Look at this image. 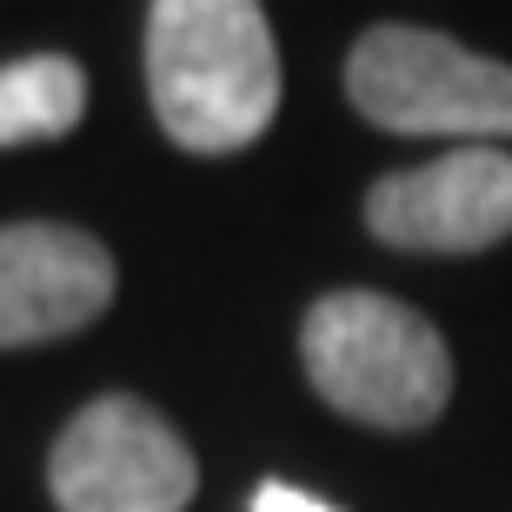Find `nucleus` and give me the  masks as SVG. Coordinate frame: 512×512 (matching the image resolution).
Wrapping results in <instances>:
<instances>
[{"mask_svg":"<svg viewBox=\"0 0 512 512\" xmlns=\"http://www.w3.org/2000/svg\"><path fill=\"white\" fill-rule=\"evenodd\" d=\"M300 360L313 393L333 413L380 426V433H419L453 399V353L439 326L393 293H320L300 320Z\"/></svg>","mask_w":512,"mask_h":512,"instance_id":"f03ea898","label":"nucleus"},{"mask_svg":"<svg viewBox=\"0 0 512 512\" xmlns=\"http://www.w3.org/2000/svg\"><path fill=\"white\" fill-rule=\"evenodd\" d=\"M120 266L107 240L67 220H14L0 227V353L47 346L94 326L114 306Z\"/></svg>","mask_w":512,"mask_h":512,"instance_id":"423d86ee","label":"nucleus"},{"mask_svg":"<svg viewBox=\"0 0 512 512\" xmlns=\"http://www.w3.org/2000/svg\"><path fill=\"white\" fill-rule=\"evenodd\" d=\"M253 512H340V506H326V499L300 493V486H286V479H266L260 493H253Z\"/></svg>","mask_w":512,"mask_h":512,"instance_id":"6e6552de","label":"nucleus"},{"mask_svg":"<svg viewBox=\"0 0 512 512\" xmlns=\"http://www.w3.org/2000/svg\"><path fill=\"white\" fill-rule=\"evenodd\" d=\"M87 120V74L67 54H20L0 67V153L67 140Z\"/></svg>","mask_w":512,"mask_h":512,"instance_id":"0eeeda50","label":"nucleus"},{"mask_svg":"<svg viewBox=\"0 0 512 512\" xmlns=\"http://www.w3.org/2000/svg\"><path fill=\"white\" fill-rule=\"evenodd\" d=\"M346 100L386 133H459L499 147L512 133V67L433 27H366L346 54Z\"/></svg>","mask_w":512,"mask_h":512,"instance_id":"7ed1b4c3","label":"nucleus"},{"mask_svg":"<svg viewBox=\"0 0 512 512\" xmlns=\"http://www.w3.org/2000/svg\"><path fill=\"white\" fill-rule=\"evenodd\" d=\"M47 493L60 512H187L200 493V459L147 399L100 393L60 426Z\"/></svg>","mask_w":512,"mask_h":512,"instance_id":"20e7f679","label":"nucleus"},{"mask_svg":"<svg viewBox=\"0 0 512 512\" xmlns=\"http://www.w3.org/2000/svg\"><path fill=\"white\" fill-rule=\"evenodd\" d=\"M147 100L173 147L240 153L280 114V47L253 0H160L147 14Z\"/></svg>","mask_w":512,"mask_h":512,"instance_id":"f257e3e1","label":"nucleus"},{"mask_svg":"<svg viewBox=\"0 0 512 512\" xmlns=\"http://www.w3.org/2000/svg\"><path fill=\"white\" fill-rule=\"evenodd\" d=\"M366 227L399 253H486L512 240V153L453 147L366 187Z\"/></svg>","mask_w":512,"mask_h":512,"instance_id":"39448f33","label":"nucleus"}]
</instances>
